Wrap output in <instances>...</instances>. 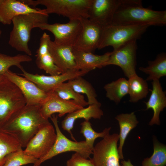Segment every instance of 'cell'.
<instances>
[{"label":"cell","mask_w":166,"mask_h":166,"mask_svg":"<svg viewBox=\"0 0 166 166\" xmlns=\"http://www.w3.org/2000/svg\"><path fill=\"white\" fill-rule=\"evenodd\" d=\"M41 105L26 104L11 117L0 131L13 136L22 148L26 147L40 129L49 122L42 116Z\"/></svg>","instance_id":"1"},{"label":"cell","mask_w":166,"mask_h":166,"mask_svg":"<svg viewBox=\"0 0 166 166\" xmlns=\"http://www.w3.org/2000/svg\"><path fill=\"white\" fill-rule=\"evenodd\" d=\"M112 24L163 26L166 24V11L144 8L140 0H121Z\"/></svg>","instance_id":"2"},{"label":"cell","mask_w":166,"mask_h":166,"mask_svg":"<svg viewBox=\"0 0 166 166\" xmlns=\"http://www.w3.org/2000/svg\"><path fill=\"white\" fill-rule=\"evenodd\" d=\"M49 14L44 9L41 11L18 15L12 20L13 27L10 34L9 44L19 51L30 56L31 50L28 46L31 31L35 24L47 23Z\"/></svg>","instance_id":"3"},{"label":"cell","mask_w":166,"mask_h":166,"mask_svg":"<svg viewBox=\"0 0 166 166\" xmlns=\"http://www.w3.org/2000/svg\"><path fill=\"white\" fill-rule=\"evenodd\" d=\"M29 6L36 8L45 6L48 14H55L70 19L89 18V12L92 0H20Z\"/></svg>","instance_id":"4"},{"label":"cell","mask_w":166,"mask_h":166,"mask_svg":"<svg viewBox=\"0 0 166 166\" xmlns=\"http://www.w3.org/2000/svg\"><path fill=\"white\" fill-rule=\"evenodd\" d=\"M149 26L111 24L103 28L98 49L108 46L116 49L133 40L140 38Z\"/></svg>","instance_id":"5"},{"label":"cell","mask_w":166,"mask_h":166,"mask_svg":"<svg viewBox=\"0 0 166 166\" xmlns=\"http://www.w3.org/2000/svg\"><path fill=\"white\" fill-rule=\"evenodd\" d=\"M54 126L56 134L55 142L49 152L41 158L38 160L32 166H40L44 161L51 159L61 153L73 151L82 156L90 158L93 149L85 141L77 142L71 140L67 138L61 132L59 127L57 115H53L50 118Z\"/></svg>","instance_id":"6"},{"label":"cell","mask_w":166,"mask_h":166,"mask_svg":"<svg viewBox=\"0 0 166 166\" xmlns=\"http://www.w3.org/2000/svg\"><path fill=\"white\" fill-rule=\"evenodd\" d=\"M26 104L19 88L6 79L0 83V129L11 117Z\"/></svg>","instance_id":"7"},{"label":"cell","mask_w":166,"mask_h":166,"mask_svg":"<svg viewBox=\"0 0 166 166\" xmlns=\"http://www.w3.org/2000/svg\"><path fill=\"white\" fill-rule=\"evenodd\" d=\"M35 28L51 32L54 36L53 41L55 43L73 47L81 33L82 25L80 19H74L64 23H38L35 25Z\"/></svg>","instance_id":"8"},{"label":"cell","mask_w":166,"mask_h":166,"mask_svg":"<svg viewBox=\"0 0 166 166\" xmlns=\"http://www.w3.org/2000/svg\"><path fill=\"white\" fill-rule=\"evenodd\" d=\"M117 133L107 135L94 147L90 158L94 166H121L117 144Z\"/></svg>","instance_id":"9"},{"label":"cell","mask_w":166,"mask_h":166,"mask_svg":"<svg viewBox=\"0 0 166 166\" xmlns=\"http://www.w3.org/2000/svg\"><path fill=\"white\" fill-rule=\"evenodd\" d=\"M136 40H131L116 49H113L108 60L103 65H110L120 67L128 78L136 74V56L137 45Z\"/></svg>","instance_id":"10"},{"label":"cell","mask_w":166,"mask_h":166,"mask_svg":"<svg viewBox=\"0 0 166 166\" xmlns=\"http://www.w3.org/2000/svg\"><path fill=\"white\" fill-rule=\"evenodd\" d=\"M56 137L55 129L49 122L42 126L31 139L24 152L36 159H40L50 151Z\"/></svg>","instance_id":"11"},{"label":"cell","mask_w":166,"mask_h":166,"mask_svg":"<svg viewBox=\"0 0 166 166\" xmlns=\"http://www.w3.org/2000/svg\"><path fill=\"white\" fill-rule=\"evenodd\" d=\"M21 70L22 73L20 75L34 83L41 90L47 93L53 91L66 81L78 76H82L88 73L85 71L73 70H68L58 75L46 76L31 73L25 71L23 68Z\"/></svg>","instance_id":"12"},{"label":"cell","mask_w":166,"mask_h":166,"mask_svg":"<svg viewBox=\"0 0 166 166\" xmlns=\"http://www.w3.org/2000/svg\"><path fill=\"white\" fill-rule=\"evenodd\" d=\"M82 29L73 48L93 53L98 49L103 27L88 18L80 19Z\"/></svg>","instance_id":"13"},{"label":"cell","mask_w":166,"mask_h":166,"mask_svg":"<svg viewBox=\"0 0 166 166\" xmlns=\"http://www.w3.org/2000/svg\"><path fill=\"white\" fill-rule=\"evenodd\" d=\"M4 75L19 88L24 97L26 105H41L47 97L48 93L44 92L25 77L9 70Z\"/></svg>","instance_id":"14"},{"label":"cell","mask_w":166,"mask_h":166,"mask_svg":"<svg viewBox=\"0 0 166 166\" xmlns=\"http://www.w3.org/2000/svg\"><path fill=\"white\" fill-rule=\"evenodd\" d=\"M121 0H92L88 19L103 28L112 24Z\"/></svg>","instance_id":"15"},{"label":"cell","mask_w":166,"mask_h":166,"mask_svg":"<svg viewBox=\"0 0 166 166\" xmlns=\"http://www.w3.org/2000/svg\"><path fill=\"white\" fill-rule=\"evenodd\" d=\"M48 93L47 97L41 105L40 111L42 117L48 120L55 113H58L61 117L84 108L73 100L67 101L58 96L53 91Z\"/></svg>","instance_id":"16"},{"label":"cell","mask_w":166,"mask_h":166,"mask_svg":"<svg viewBox=\"0 0 166 166\" xmlns=\"http://www.w3.org/2000/svg\"><path fill=\"white\" fill-rule=\"evenodd\" d=\"M42 10L31 7L20 0H0V22L3 25H10L16 16L39 12Z\"/></svg>","instance_id":"17"},{"label":"cell","mask_w":166,"mask_h":166,"mask_svg":"<svg viewBox=\"0 0 166 166\" xmlns=\"http://www.w3.org/2000/svg\"><path fill=\"white\" fill-rule=\"evenodd\" d=\"M48 48L55 64L62 73L76 70L73 47L58 44L50 39Z\"/></svg>","instance_id":"18"},{"label":"cell","mask_w":166,"mask_h":166,"mask_svg":"<svg viewBox=\"0 0 166 166\" xmlns=\"http://www.w3.org/2000/svg\"><path fill=\"white\" fill-rule=\"evenodd\" d=\"M50 40L49 35L44 32L40 38L38 48L35 55L36 63L38 67L50 75H56L63 73L55 64L48 48Z\"/></svg>","instance_id":"19"},{"label":"cell","mask_w":166,"mask_h":166,"mask_svg":"<svg viewBox=\"0 0 166 166\" xmlns=\"http://www.w3.org/2000/svg\"><path fill=\"white\" fill-rule=\"evenodd\" d=\"M101 105L94 104L89 105L88 107L77 109L67 114L61 122L62 128L68 132L72 140L76 141L71 131L75 121L77 119L84 118L88 121L92 118L100 119L103 115V112L101 109Z\"/></svg>","instance_id":"20"},{"label":"cell","mask_w":166,"mask_h":166,"mask_svg":"<svg viewBox=\"0 0 166 166\" xmlns=\"http://www.w3.org/2000/svg\"><path fill=\"white\" fill-rule=\"evenodd\" d=\"M73 52L76 63V70L88 73L96 68H101L108 60L111 52L102 55L76 49L73 47Z\"/></svg>","instance_id":"21"},{"label":"cell","mask_w":166,"mask_h":166,"mask_svg":"<svg viewBox=\"0 0 166 166\" xmlns=\"http://www.w3.org/2000/svg\"><path fill=\"white\" fill-rule=\"evenodd\" d=\"M152 89L148 101L145 102L146 108L145 110L151 109L153 111V117L149 123L152 126L154 124L160 125V113L166 107V93L163 90L159 80H153L152 82Z\"/></svg>","instance_id":"22"},{"label":"cell","mask_w":166,"mask_h":166,"mask_svg":"<svg viewBox=\"0 0 166 166\" xmlns=\"http://www.w3.org/2000/svg\"><path fill=\"white\" fill-rule=\"evenodd\" d=\"M115 118L118 121L120 128L118 151L120 159L124 160L123 148L125 141L129 133L136 126L139 121L134 112L121 113L117 115Z\"/></svg>","instance_id":"23"},{"label":"cell","mask_w":166,"mask_h":166,"mask_svg":"<svg viewBox=\"0 0 166 166\" xmlns=\"http://www.w3.org/2000/svg\"><path fill=\"white\" fill-rule=\"evenodd\" d=\"M148 65L140 67V71L148 75L147 81L159 80L162 77L166 76V53H161L157 56L153 61H148Z\"/></svg>","instance_id":"24"},{"label":"cell","mask_w":166,"mask_h":166,"mask_svg":"<svg viewBox=\"0 0 166 166\" xmlns=\"http://www.w3.org/2000/svg\"><path fill=\"white\" fill-rule=\"evenodd\" d=\"M128 80L130 102L136 103L146 97L149 89L146 80L136 74L128 78Z\"/></svg>","instance_id":"25"},{"label":"cell","mask_w":166,"mask_h":166,"mask_svg":"<svg viewBox=\"0 0 166 166\" xmlns=\"http://www.w3.org/2000/svg\"><path fill=\"white\" fill-rule=\"evenodd\" d=\"M104 88L106 92V97L116 104L128 93V80L122 77L105 85Z\"/></svg>","instance_id":"26"},{"label":"cell","mask_w":166,"mask_h":166,"mask_svg":"<svg viewBox=\"0 0 166 166\" xmlns=\"http://www.w3.org/2000/svg\"><path fill=\"white\" fill-rule=\"evenodd\" d=\"M67 82L76 92L86 95L89 105L94 104L101 105L97 99V95L94 88L90 82L81 76L69 80Z\"/></svg>","instance_id":"27"},{"label":"cell","mask_w":166,"mask_h":166,"mask_svg":"<svg viewBox=\"0 0 166 166\" xmlns=\"http://www.w3.org/2000/svg\"><path fill=\"white\" fill-rule=\"evenodd\" d=\"M22 149L18 140L11 135L0 131V166H3L10 154Z\"/></svg>","instance_id":"28"},{"label":"cell","mask_w":166,"mask_h":166,"mask_svg":"<svg viewBox=\"0 0 166 166\" xmlns=\"http://www.w3.org/2000/svg\"><path fill=\"white\" fill-rule=\"evenodd\" d=\"M154 151L149 157L144 158L141 166H165L166 165V146L153 137Z\"/></svg>","instance_id":"29"},{"label":"cell","mask_w":166,"mask_h":166,"mask_svg":"<svg viewBox=\"0 0 166 166\" xmlns=\"http://www.w3.org/2000/svg\"><path fill=\"white\" fill-rule=\"evenodd\" d=\"M53 91L64 100H73L83 107L89 105L87 101L85 99L84 96L74 91L67 82L61 83Z\"/></svg>","instance_id":"30"},{"label":"cell","mask_w":166,"mask_h":166,"mask_svg":"<svg viewBox=\"0 0 166 166\" xmlns=\"http://www.w3.org/2000/svg\"><path fill=\"white\" fill-rule=\"evenodd\" d=\"M32 60L30 56L26 54H18L11 56L0 53V75H4L12 66H16L21 70L23 68L21 63Z\"/></svg>","instance_id":"31"},{"label":"cell","mask_w":166,"mask_h":166,"mask_svg":"<svg viewBox=\"0 0 166 166\" xmlns=\"http://www.w3.org/2000/svg\"><path fill=\"white\" fill-rule=\"evenodd\" d=\"M80 133L85 137L86 142L93 149L95 140L98 138H104L109 134L111 127L105 128L101 132H97L92 128L90 122L85 121L81 124Z\"/></svg>","instance_id":"32"},{"label":"cell","mask_w":166,"mask_h":166,"mask_svg":"<svg viewBox=\"0 0 166 166\" xmlns=\"http://www.w3.org/2000/svg\"><path fill=\"white\" fill-rule=\"evenodd\" d=\"M38 159L26 154L21 149L10 154L3 166H21L35 163Z\"/></svg>","instance_id":"33"},{"label":"cell","mask_w":166,"mask_h":166,"mask_svg":"<svg viewBox=\"0 0 166 166\" xmlns=\"http://www.w3.org/2000/svg\"><path fill=\"white\" fill-rule=\"evenodd\" d=\"M66 164V166H94L90 158H85L77 153L72 154Z\"/></svg>","instance_id":"34"},{"label":"cell","mask_w":166,"mask_h":166,"mask_svg":"<svg viewBox=\"0 0 166 166\" xmlns=\"http://www.w3.org/2000/svg\"><path fill=\"white\" fill-rule=\"evenodd\" d=\"M121 166H134L132 164L131 160H124L121 162Z\"/></svg>","instance_id":"35"},{"label":"cell","mask_w":166,"mask_h":166,"mask_svg":"<svg viewBox=\"0 0 166 166\" xmlns=\"http://www.w3.org/2000/svg\"><path fill=\"white\" fill-rule=\"evenodd\" d=\"M6 79V77L4 75H0V83L5 81Z\"/></svg>","instance_id":"36"},{"label":"cell","mask_w":166,"mask_h":166,"mask_svg":"<svg viewBox=\"0 0 166 166\" xmlns=\"http://www.w3.org/2000/svg\"><path fill=\"white\" fill-rule=\"evenodd\" d=\"M1 34H2V31H1V29H0V38L1 37Z\"/></svg>","instance_id":"37"}]
</instances>
